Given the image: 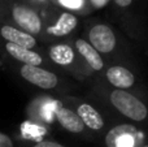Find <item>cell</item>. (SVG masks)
<instances>
[{"mask_svg":"<svg viewBox=\"0 0 148 147\" xmlns=\"http://www.w3.org/2000/svg\"><path fill=\"white\" fill-rule=\"evenodd\" d=\"M109 99L112 106L125 117L130 119L131 121L142 122L148 117L147 106L140 99H138L135 95L130 94L129 91L114 89L110 93Z\"/></svg>","mask_w":148,"mask_h":147,"instance_id":"6da1fadb","label":"cell"},{"mask_svg":"<svg viewBox=\"0 0 148 147\" xmlns=\"http://www.w3.org/2000/svg\"><path fill=\"white\" fill-rule=\"evenodd\" d=\"M88 43L99 54H110L117 46V38L110 26L97 23L90 29Z\"/></svg>","mask_w":148,"mask_h":147,"instance_id":"7a4b0ae2","label":"cell"},{"mask_svg":"<svg viewBox=\"0 0 148 147\" xmlns=\"http://www.w3.org/2000/svg\"><path fill=\"white\" fill-rule=\"evenodd\" d=\"M20 74L23 80L30 82L31 85L38 86L44 90L55 89L59 83V78L55 73L34 65H22L20 68Z\"/></svg>","mask_w":148,"mask_h":147,"instance_id":"3957f363","label":"cell"},{"mask_svg":"<svg viewBox=\"0 0 148 147\" xmlns=\"http://www.w3.org/2000/svg\"><path fill=\"white\" fill-rule=\"evenodd\" d=\"M0 36L4 41L9 42V43L17 44V46L25 47V48L29 49L35 48L36 44H38V41H36L35 36L25 33L21 29L16 27L10 23H1L0 25Z\"/></svg>","mask_w":148,"mask_h":147,"instance_id":"277c9868","label":"cell"},{"mask_svg":"<svg viewBox=\"0 0 148 147\" xmlns=\"http://www.w3.org/2000/svg\"><path fill=\"white\" fill-rule=\"evenodd\" d=\"M105 77H107L108 82L118 90L130 89L135 83V77H134L133 72L121 65H113V67L108 68L105 72Z\"/></svg>","mask_w":148,"mask_h":147,"instance_id":"5b68a950","label":"cell"},{"mask_svg":"<svg viewBox=\"0 0 148 147\" xmlns=\"http://www.w3.org/2000/svg\"><path fill=\"white\" fill-rule=\"evenodd\" d=\"M4 48H5V52H7L10 57H13L14 60H17V61H20V63H23V65L40 67V65L43 64V57L36 51L17 46V44L9 43V42L5 43Z\"/></svg>","mask_w":148,"mask_h":147,"instance_id":"8992f818","label":"cell"},{"mask_svg":"<svg viewBox=\"0 0 148 147\" xmlns=\"http://www.w3.org/2000/svg\"><path fill=\"white\" fill-rule=\"evenodd\" d=\"M78 25V18L70 12H62L52 25L47 27V33L53 36H65L70 34Z\"/></svg>","mask_w":148,"mask_h":147,"instance_id":"52a82bcc","label":"cell"},{"mask_svg":"<svg viewBox=\"0 0 148 147\" xmlns=\"http://www.w3.org/2000/svg\"><path fill=\"white\" fill-rule=\"evenodd\" d=\"M56 116L59 124L64 128L65 130L70 133H74V134H78V133H82L84 129V125L82 122V120L79 119V116L77 115V112L72 111L70 108H66L64 106H60L59 108L56 109Z\"/></svg>","mask_w":148,"mask_h":147,"instance_id":"ba28073f","label":"cell"},{"mask_svg":"<svg viewBox=\"0 0 148 147\" xmlns=\"http://www.w3.org/2000/svg\"><path fill=\"white\" fill-rule=\"evenodd\" d=\"M74 46H75L77 52L83 57L84 61L90 65L91 69L96 70V72H99V70L103 69V67H104V61H103L101 55H100L99 52H97L96 49L88 43V42L79 38L74 42Z\"/></svg>","mask_w":148,"mask_h":147,"instance_id":"9c48e42d","label":"cell"},{"mask_svg":"<svg viewBox=\"0 0 148 147\" xmlns=\"http://www.w3.org/2000/svg\"><path fill=\"white\" fill-rule=\"evenodd\" d=\"M77 115L82 120L84 128L91 130H100L104 126V120L101 115L88 103H81L77 108Z\"/></svg>","mask_w":148,"mask_h":147,"instance_id":"30bf717a","label":"cell"},{"mask_svg":"<svg viewBox=\"0 0 148 147\" xmlns=\"http://www.w3.org/2000/svg\"><path fill=\"white\" fill-rule=\"evenodd\" d=\"M48 56L55 64L61 65V67H68V65L73 64L74 59H75V52L69 44L59 43L49 47Z\"/></svg>","mask_w":148,"mask_h":147,"instance_id":"8fae6325","label":"cell"},{"mask_svg":"<svg viewBox=\"0 0 148 147\" xmlns=\"http://www.w3.org/2000/svg\"><path fill=\"white\" fill-rule=\"evenodd\" d=\"M136 130L133 125L129 124H121L117 126L112 128V129L108 132L107 137H105V143L108 147H118L121 142L126 138L131 137V134H134Z\"/></svg>","mask_w":148,"mask_h":147,"instance_id":"7c38bea8","label":"cell"},{"mask_svg":"<svg viewBox=\"0 0 148 147\" xmlns=\"http://www.w3.org/2000/svg\"><path fill=\"white\" fill-rule=\"evenodd\" d=\"M34 147H65L59 142H53V141H42L38 142Z\"/></svg>","mask_w":148,"mask_h":147,"instance_id":"4fadbf2b","label":"cell"},{"mask_svg":"<svg viewBox=\"0 0 148 147\" xmlns=\"http://www.w3.org/2000/svg\"><path fill=\"white\" fill-rule=\"evenodd\" d=\"M61 3L69 8H79L82 5V0H61Z\"/></svg>","mask_w":148,"mask_h":147,"instance_id":"5bb4252c","label":"cell"},{"mask_svg":"<svg viewBox=\"0 0 148 147\" xmlns=\"http://www.w3.org/2000/svg\"><path fill=\"white\" fill-rule=\"evenodd\" d=\"M113 1L116 3V5L120 8H127L131 5V3H133V0H113Z\"/></svg>","mask_w":148,"mask_h":147,"instance_id":"9a60e30c","label":"cell"},{"mask_svg":"<svg viewBox=\"0 0 148 147\" xmlns=\"http://www.w3.org/2000/svg\"><path fill=\"white\" fill-rule=\"evenodd\" d=\"M0 147H12L10 141L4 134H0Z\"/></svg>","mask_w":148,"mask_h":147,"instance_id":"2e32d148","label":"cell"},{"mask_svg":"<svg viewBox=\"0 0 148 147\" xmlns=\"http://www.w3.org/2000/svg\"><path fill=\"white\" fill-rule=\"evenodd\" d=\"M92 3H94L96 7H103V5L107 3V0H91Z\"/></svg>","mask_w":148,"mask_h":147,"instance_id":"e0dca14e","label":"cell"},{"mask_svg":"<svg viewBox=\"0 0 148 147\" xmlns=\"http://www.w3.org/2000/svg\"><path fill=\"white\" fill-rule=\"evenodd\" d=\"M36 1H40V3H44V1H47V0H36Z\"/></svg>","mask_w":148,"mask_h":147,"instance_id":"ac0fdd59","label":"cell"},{"mask_svg":"<svg viewBox=\"0 0 148 147\" xmlns=\"http://www.w3.org/2000/svg\"><path fill=\"white\" fill-rule=\"evenodd\" d=\"M143 147H148V145H144V146H143Z\"/></svg>","mask_w":148,"mask_h":147,"instance_id":"d6986e66","label":"cell"}]
</instances>
